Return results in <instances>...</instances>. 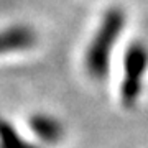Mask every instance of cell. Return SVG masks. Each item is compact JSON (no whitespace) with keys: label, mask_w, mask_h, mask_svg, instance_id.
<instances>
[{"label":"cell","mask_w":148,"mask_h":148,"mask_svg":"<svg viewBox=\"0 0 148 148\" xmlns=\"http://www.w3.org/2000/svg\"><path fill=\"white\" fill-rule=\"evenodd\" d=\"M125 12L122 7H110L104 13L89 46L86 49L84 66L92 79L104 81L109 74L112 51L125 27Z\"/></svg>","instance_id":"obj_1"},{"label":"cell","mask_w":148,"mask_h":148,"mask_svg":"<svg viewBox=\"0 0 148 148\" xmlns=\"http://www.w3.org/2000/svg\"><path fill=\"white\" fill-rule=\"evenodd\" d=\"M148 69V48L142 41L130 43L123 53V79L120 84V102L133 109L142 94L143 76Z\"/></svg>","instance_id":"obj_2"},{"label":"cell","mask_w":148,"mask_h":148,"mask_svg":"<svg viewBox=\"0 0 148 148\" xmlns=\"http://www.w3.org/2000/svg\"><path fill=\"white\" fill-rule=\"evenodd\" d=\"M38 41L36 32L28 25H12L5 28L0 38L2 53H15V51H27L33 48Z\"/></svg>","instance_id":"obj_3"},{"label":"cell","mask_w":148,"mask_h":148,"mask_svg":"<svg viewBox=\"0 0 148 148\" xmlns=\"http://www.w3.org/2000/svg\"><path fill=\"white\" fill-rule=\"evenodd\" d=\"M28 125L32 128V132L43 143H48V145H54V143L61 142V138L64 137L63 123L49 114H43V112L33 114L28 119Z\"/></svg>","instance_id":"obj_4"},{"label":"cell","mask_w":148,"mask_h":148,"mask_svg":"<svg viewBox=\"0 0 148 148\" xmlns=\"http://www.w3.org/2000/svg\"><path fill=\"white\" fill-rule=\"evenodd\" d=\"M2 148H41L33 142H28L16 132V128L7 120L2 122Z\"/></svg>","instance_id":"obj_5"}]
</instances>
